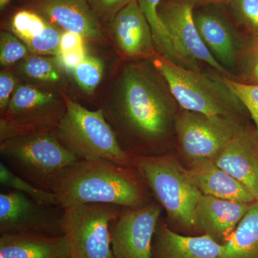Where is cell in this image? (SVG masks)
Returning <instances> with one entry per match:
<instances>
[{
  "mask_svg": "<svg viewBox=\"0 0 258 258\" xmlns=\"http://www.w3.org/2000/svg\"><path fill=\"white\" fill-rule=\"evenodd\" d=\"M220 79L249 112L253 120L254 132L258 139V85L245 84L222 75H220Z\"/></svg>",
  "mask_w": 258,
  "mask_h": 258,
  "instance_id": "cell-28",
  "label": "cell"
},
{
  "mask_svg": "<svg viewBox=\"0 0 258 258\" xmlns=\"http://www.w3.org/2000/svg\"><path fill=\"white\" fill-rule=\"evenodd\" d=\"M162 0H138V5L152 30L153 39L158 52L162 57L186 69L200 71V66L194 64L177 50L170 35L158 15V8Z\"/></svg>",
  "mask_w": 258,
  "mask_h": 258,
  "instance_id": "cell-23",
  "label": "cell"
},
{
  "mask_svg": "<svg viewBox=\"0 0 258 258\" xmlns=\"http://www.w3.org/2000/svg\"><path fill=\"white\" fill-rule=\"evenodd\" d=\"M186 171L203 195L240 203L256 202L242 183L219 167L212 159L192 161Z\"/></svg>",
  "mask_w": 258,
  "mask_h": 258,
  "instance_id": "cell-19",
  "label": "cell"
},
{
  "mask_svg": "<svg viewBox=\"0 0 258 258\" xmlns=\"http://www.w3.org/2000/svg\"><path fill=\"white\" fill-rule=\"evenodd\" d=\"M213 161L258 201V139L254 130L242 129Z\"/></svg>",
  "mask_w": 258,
  "mask_h": 258,
  "instance_id": "cell-16",
  "label": "cell"
},
{
  "mask_svg": "<svg viewBox=\"0 0 258 258\" xmlns=\"http://www.w3.org/2000/svg\"><path fill=\"white\" fill-rule=\"evenodd\" d=\"M28 47L16 35L10 31L0 33V64L8 68L22 62L31 55Z\"/></svg>",
  "mask_w": 258,
  "mask_h": 258,
  "instance_id": "cell-29",
  "label": "cell"
},
{
  "mask_svg": "<svg viewBox=\"0 0 258 258\" xmlns=\"http://www.w3.org/2000/svg\"><path fill=\"white\" fill-rule=\"evenodd\" d=\"M0 182L3 186L25 194L37 202L60 207L55 194L37 187L10 169L3 161L0 162Z\"/></svg>",
  "mask_w": 258,
  "mask_h": 258,
  "instance_id": "cell-24",
  "label": "cell"
},
{
  "mask_svg": "<svg viewBox=\"0 0 258 258\" xmlns=\"http://www.w3.org/2000/svg\"><path fill=\"white\" fill-rule=\"evenodd\" d=\"M237 81L258 85V40H249L241 56Z\"/></svg>",
  "mask_w": 258,
  "mask_h": 258,
  "instance_id": "cell-30",
  "label": "cell"
},
{
  "mask_svg": "<svg viewBox=\"0 0 258 258\" xmlns=\"http://www.w3.org/2000/svg\"><path fill=\"white\" fill-rule=\"evenodd\" d=\"M155 235L152 258H219L221 253L222 244L205 234L181 235L162 225Z\"/></svg>",
  "mask_w": 258,
  "mask_h": 258,
  "instance_id": "cell-20",
  "label": "cell"
},
{
  "mask_svg": "<svg viewBox=\"0 0 258 258\" xmlns=\"http://www.w3.org/2000/svg\"><path fill=\"white\" fill-rule=\"evenodd\" d=\"M120 207L83 204L63 208L62 230L70 258H115L111 248V222Z\"/></svg>",
  "mask_w": 258,
  "mask_h": 258,
  "instance_id": "cell-7",
  "label": "cell"
},
{
  "mask_svg": "<svg viewBox=\"0 0 258 258\" xmlns=\"http://www.w3.org/2000/svg\"><path fill=\"white\" fill-rule=\"evenodd\" d=\"M11 1L12 0H0V10H4Z\"/></svg>",
  "mask_w": 258,
  "mask_h": 258,
  "instance_id": "cell-36",
  "label": "cell"
},
{
  "mask_svg": "<svg viewBox=\"0 0 258 258\" xmlns=\"http://www.w3.org/2000/svg\"><path fill=\"white\" fill-rule=\"evenodd\" d=\"M100 22L110 23L132 0H87Z\"/></svg>",
  "mask_w": 258,
  "mask_h": 258,
  "instance_id": "cell-31",
  "label": "cell"
},
{
  "mask_svg": "<svg viewBox=\"0 0 258 258\" xmlns=\"http://www.w3.org/2000/svg\"><path fill=\"white\" fill-rule=\"evenodd\" d=\"M9 31L20 39L33 55H58L63 30L33 10L25 8L17 11L10 19Z\"/></svg>",
  "mask_w": 258,
  "mask_h": 258,
  "instance_id": "cell-18",
  "label": "cell"
},
{
  "mask_svg": "<svg viewBox=\"0 0 258 258\" xmlns=\"http://www.w3.org/2000/svg\"><path fill=\"white\" fill-rule=\"evenodd\" d=\"M18 79L12 71L3 69L0 72V112L3 114L18 87Z\"/></svg>",
  "mask_w": 258,
  "mask_h": 258,
  "instance_id": "cell-32",
  "label": "cell"
},
{
  "mask_svg": "<svg viewBox=\"0 0 258 258\" xmlns=\"http://www.w3.org/2000/svg\"><path fill=\"white\" fill-rule=\"evenodd\" d=\"M244 127L237 118L182 110L174 128L181 151L190 160L215 159Z\"/></svg>",
  "mask_w": 258,
  "mask_h": 258,
  "instance_id": "cell-9",
  "label": "cell"
},
{
  "mask_svg": "<svg viewBox=\"0 0 258 258\" xmlns=\"http://www.w3.org/2000/svg\"><path fill=\"white\" fill-rule=\"evenodd\" d=\"M110 33L120 54L129 60H152L159 55L150 25L132 0L109 23Z\"/></svg>",
  "mask_w": 258,
  "mask_h": 258,
  "instance_id": "cell-14",
  "label": "cell"
},
{
  "mask_svg": "<svg viewBox=\"0 0 258 258\" xmlns=\"http://www.w3.org/2000/svg\"><path fill=\"white\" fill-rule=\"evenodd\" d=\"M86 49L74 51V52H69V53L62 54L57 56V60L58 63L61 64L64 69H67L68 71H73L79 64L84 60L86 58Z\"/></svg>",
  "mask_w": 258,
  "mask_h": 258,
  "instance_id": "cell-34",
  "label": "cell"
},
{
  "mask_svg": "<svg viewBox=\"0 0 258 258\" xmlns=\"http://www.w3.org/2000/svg\"><path fill=\"white\" fill-rule=\"evenodd\" d=\"M252 204L203 195L195 210L197 227L222 244L235 230Z\"/></svg>",
  "mask_w": 258,
  "mask_h": 258,
  "instance_id": "cell-17",
  "label": "cell"
},
{
  "mask_svg": "<svg viewBox=\"0 0 258 258\" xmlns=\"http://www.w3.org/2000/svg\"><path fill=\"white\" fill-rule=\"evenodd\" d=\"M228 6L249 40H258V0H230Z\"/></svg>",
  "mask_w": 258,
  "mask_h": 258,
  "instance_id": "cell-27",
  "label": "cell"
},
{
  "mask_svg": "<svg viewBox=\"0 0 258 258\" xmlns=\"http://www.w3.org/2000/svg\"><path fill=\"white\" fill-rule=\"evenodd\" d=\"M184 4L189 5L193 9L208 6V5H221L228 6L230 0H179Z\"/></svg>",
  "mask_w": 258,
  "mask_h": 258,
  "instance_id": "cell-35",
  "label": "cell"
},
{
  "mask_svg": "<svg viewBox=\"0 0 258 258\" xmlns=\"http://www.w3.org/2000/svg\"><path fill=\"white\" fill-rule=\"evenodd\" d=\"M63 208L37 202L20 191L0 194L1 234L63 235Z\"/></svg>",
  "mask_w": 258,
  "mask_h": 258,
  "instance_id": "cell-10",
  "label": "cell"
},
{
  "mask_svg": "<svg viewBox=\"0 0 258 258\" xmlns=\"http://www.w3.org/2000/svg\"><path fill=\"white\" fill-rule=\"evenodd\" d=\"M66 111L55 134L60 143L79 159H102L134 166L120 147L101 108L90 111L63 95Z\"/></svg>",
  "mask_w": 258,
  "mask_h": 258,
  "instance_id": "cell-4",
  "label": "cell"
},
{
  "mask_svg": "<svg viewBox=\"0 0 258 258\" xmlns=\"http://www.w3.org/2000/svg\"><path fill=\"white\" fill-rule=\"evenodd\" d=\"M221 7L208 5L194 9V21L202 40L215 60L235 76L232 71H237L249 38L241 35L220 10Z\"/></svg>",
  "mask_w": 258,
  "mask_h": 258,
  "instance_id": "cell-12",
  "label": "cell"
},
{
  "mask_svg": "<svg viewBox=\"0 0 258 258\" xmlns=\"http://www.w3.org/2000/svg\"><path fill=\"white\" fill-rule=\"evenodd\" d=\"M130 157L134 167L171 220L188 228L197 227L195 210L203 194L187 171L170 156Z\"/></svg>",
  "mask_w": 258,
  "mask_h": 258,
  "instance_id": "cell-6",
  "label": "cell"
},
{
  "mask_svg": "<svg viewBox=\"0 0 258 258\" xmlns=\"http://www.w3.org/2000/svg\"><path fill=\"white\" fill-rule=\"evenodd\" d=\"M219 258H258V201L250 205L235 230L222 244Z\"/></svg>",
  "mask_w": 258,
  "mask_h": 258,
  "instance_id": "cell-22",
  "label": "cell"
},
{
  "mask_svg": "<svg viewBox=\"0 0 258 258\" xmlns=\"http://www.w3.org/2000/svg\"><path fill=\"white\" fill-rule=\"evenodd\" d=\"M0 154L10 169L51 191L61 173L80 160L63 147L55 133L18 136L0 142Z\"/></svg>",
  "mask_w": 258,
  "mask_h": 258,
  "instance_id": "cell-5",
  "label": "cell"
},
{
  "mask_svg": "<svg viewBox=\"0 0 258 258\" xmlns=\"http://www.w3.org/2000/svg\"><path fill=\"white\" fill-rule=\"evenodd\" d=\"M26 8L33 10L62 30L76 32L85 40L104 41L101 22L87 0H27Z\"/></svg>",
  "mask_w": 258,
  "mask_h": 258,
  "instance_id": "cell-15",
  "label": "cell"
},
{
  "mask_svg": "<svg viewBox=\"0 0 258 258\" xmlns=\"http://www.w3.org/2000/svg\"><path fill=\"white\" fill-rule=\"evenodd\" d=\"M0 258H70L63 235L1 234Z\"/></svg>",
  "mask_w": 258,
  "mask_h": 258,
  "instance_id": "cell-21",
  "label": "cell"
},
{
  "mask_svg": "<svg viewBox=\"0 0 258 258\" xmlns=\"http://www.w3.org/2000/svg\"><path fill=\"white\" fill-rule=\"evenodd\" d=\"M104 64L101 59L87 55L84 60L74 71L75 81L82 91L92 93L101 82Z\"/></svg>",
  "mask_w": 258,
  "mask_h": 258,
  "instance_id": "cell-26",
  "label": "cell"
},
{
  "mask_svg": "<svg viewBox=\"0 0 258 258\" xmlns=\"http://www.w3.org/2000/svg\"><path fill=\"white\" fill-rule=\"evenodd\" d=\"M64 101L31 85H18L0 118V142L18 136L55 133L66 113Z\"/></svg>",
  "mask_w": 258,
  "mask_h": 258,
  "instance_id": "cell-8",
  "label": "cell"
},
{
  "mask_svg": "<svg viewBox=\"0 0 258 258\" xmlns=\"http://www.w3.org/2000/svg\"><path fill=\"white\" fill-rule=\"evenodd\" d=\"M182 110L213 116L237 118L244 107L217 72L205 74L186 69L160 55L152 60Z\"/></svg>",
  "mask_w": 258,
  "mask_h": 258,
  "instance_id": "cell-3",
  "label": "cell"
},
{
  "mask_svg": "<svg viewBox=\"0 0 258 258\" xmlns=\"http://www.w3.org/2000/svg\"><path fill=\"white\" fill-rule=\"evenodd\" d=\"M57 57L33 55L22 61L20 71L30 79L43 83H57L60 81V72Z\"/></svg>",
  "mask_w": 258,
  "mask_h": 258,
  "instance_id": "cell-25",
  "label": "cell"
},
{
  "mask_svg": "<svg viewBox=\"0 0 258 258\" xmlns=\"http://www.w3.org/2000/svg\"><path fill=\"white\" fill-rule=\"evenodd\" d=\"M162 208L149 203L121 208L111 222V248L115 258H152V241Z\"/></svg>",
  "mask_w": 258,
  "mask_h": 258,
  "instance_id": "cell-11",
  "label": "cell"
},
{
  "mask_svg": "<svg viewBox=\"0 0 258 258\" xmlns=\"http://www.w3.org/2000/svg\"><path fill=\"white\" fill-rule=\"evenodd\" d=\"M193 10L179 0H162L158 15L176 49L185 58L194 64L205 62L217 74L235 80L215 60L204 43L194 21Z\"/></svg>",
  "mask_w": 258,
  "mask_h": 258,
  "instance_id": "cell-13",
  "label": "cell"
},
{
  "mask_svg": "<svg viewBox=\"0 0 258 258\" xmlns=\"http://www.w3.org/2000/svg\"><path fill=\"white\" fill-rule=\"evenodd\" d=\"M84 42L85 38L82 35L63 30L61 35L58 55L86 49Z\"/></svg>",
  "mask_w": 258,
  "mask_h": 258,
  "instance_id": "cell-33",
  "label": "cell"
},
{
  "mask_svg": "<svg viewBox=\"0 0 258 258\" xmlns=\"http://www.w3.org/2000/svg\"><path fill=\"white\" fill-rule=\"evenodd\" d=\"M133 169L106 159H80L57 176L51 191L62 208L90 203L140 208L149 204L147 184Z\"/></svg>",
  "mask_w": 258,
  "mask_h": 258,
  "instance_id": "cell-2",
  "label": "cell"
},
{
  "mask_svg": "<svg viewBox=\"0 0 258 258\" xmlns=\"http://www.w3.org/2000/svg\"><path fill=\"white\" fill-rule=\"evenodd\" d=\"M176 102L150 60L126 64L101 108L129 156H149L175 123Z\"/></svg>",
  "mask_w": 258,
  "mask_h": 258,
  "instance_id": "cell-1",
  "label": "cell"
}]
</instances>
